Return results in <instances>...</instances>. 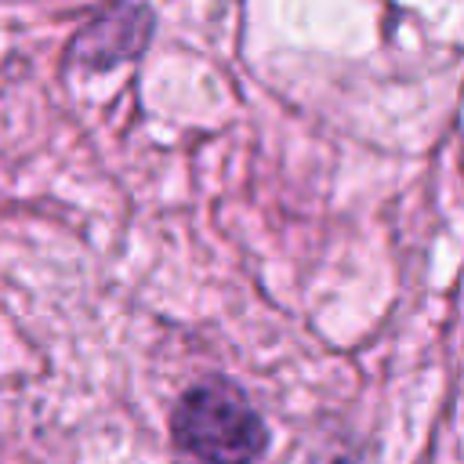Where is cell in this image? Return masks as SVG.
<instances>
[{"instance_id":"2","label":"cell","mask_w":464,"mask_h":464,"mask_svg":"<svg viewBox=\"0 0 464 464\" xmlns=\"http://www.w3.org/2000/svg\"><path fill=\"white\" fill-rule=\"evenodd\" d=\"M149 33H152L149 7L141 4L109 7L91 25H83V33L72 44V54L87 69H112L116 62H130L134 54H141V47L149 44Z\"/></svg>"},{"instance_id":"3","label":"cell","mask_w":464,"mask_h":464,"mask_svg":"<svg viewBox=\"0 0 464 464\" xmlns=\"http://www.w3.org/2000/svg\"><path fill=\"white\" fill-rule=\"evenodd\" d=\"M315 464H355V457H352V453H334V457H323V460H315Z\"/></svg>"},{"instance_id":"1","label":"cell","mask_w":464,"mask_h":464,"mask_svg":"<svg viewBox=\"0 0 464 464\" xmlns=\"http://www.w3.org/2000/svg\"><path fill=\"white\" fill-rule=\"evenodd\" d=\"M170 435L196 464H254L268 446L265 420L225 377H207L178 399Z\"/></svg>"}]
</instances>
